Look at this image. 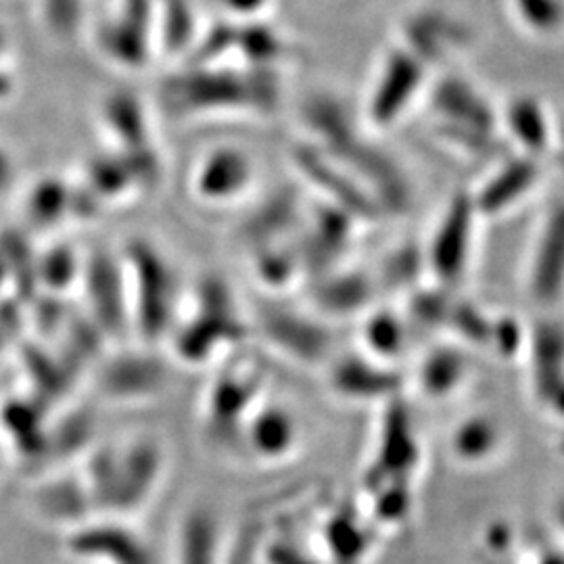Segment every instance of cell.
Returning <instances> with one entry per match:
<instances>
[{"label": "cell", "instance_id": "2", "mask_svg": "<svg viewBox=\"0 0 564 564\" xmlns=\"http://www.w3.org/2000/svg\"><path fill=\"white\" fill-rule=\"evenodd\" d=\"M162 101L167 111L182 118L226 113L270 116L281 102V80L276 69L251 65H184L163 82Z\"/></svg>", "mask_w": 564, "mask_h": 564}, {"label": "cell", "instance_id": "40", "mask_svg": "<svg viewBox=\"0 0 564 564\" xmlns=\"http://www.w3.org/2000/svg\"><path fill=\"white\" fill-rule=\"evenodd\" d=\"M44 11L53 32L72 36L82 20V0H44Z\"/></svg>", "mask_w": 564, "mask_h": 564}, {"label": "cell", "instance_id": "37", "mask_svg": "<svg viewBox=\"0 0 564 564\" xmlns=\"http://www.w3.org/2000/svg\"><path fill=\"white\" fill-rule=\"evenodd\" d=\"M454 302L447 297L445 286L437 289H414L410 291V302H408V318L423 326H437V324H447L449 312H452Z\"/></svg>", "mask_w": 564, "mask_h": 564}, {"label": "cell", "instance_id": "12", "mask_svg": "<svg viewBox=\"0 0 564 564\" xmlns=\"http://www.w3.org/2000/svg\"><path fill=\"white\" fill-rule=\"evenodd\" d=\"M305 216L302 191L295 184H282L270 191L239 224L237 237L247 251L270 242L286 241L297 235Z\"/></svg>", "mask_w": 564, "mask_h": 564}, {"label": "cell", "instance_id": "11", "mask_svg": "<svg viewBox=\"0 0 564 564\" xmlns=\"http://www.w3.org/2000/svg\"><path fill=\"white\" fill-rule=\"evenodd\" d=\"M256 165L235 144H223L203 155L193 170L191 191L203 203L228 205L239 202L251 188Z\"/></svg>", "mask_w": 564, "mask_h": 564}, {"label": "cell", "instance_id": "38", "mask_svg": "<svg viewBox=\"0 0 564 564\" xmlns=\"http://www.w3.org/2000/svg\"><path fill=\"white\" fill-rule=\"evenodd\" d=\"M36 274L48 289H67L82 274V265L72 247L59 245L48 251L36 265Z\"/></svg>", "mask_w": 564, "mask_h": 564}, {"label": "cell", "instance_id": "34", "mask_svg": "<svg viewBox=\"0 0 564 564\" xmlns=\"http://www.w3.org/2000/svg\"><path fill=\"white\" fill-rule=\"evenodd\" d=\"M464 375L463 356L454 349H435L421 366V383L429 393L442 395L460 383Z\"/></svg>", "mask_w": 564, "mask_h": 564}, {"label": "cell", "instance_id": "13", "mask_svg": "<svg viewBox=\"0 0 564 564\" xmlns=\"http://www.w3.org/2000/svg\"><path fill=\"white\" fill-rule=\"evenodd\" d=\"M403 48L431 69L456 55L470 41L463 21L442 9H419L408 13L400 28Z\"/></svg>", "mask_w": 564, "mask_h": 564}, {"label": "cell", "instance_id": "1", "mask_svg": "<svg viewBox=\"0 0 564 564\" xmlns=\"http://www.w3.org/2000/svg\"><path fill=\"white\" fill-rule=\"evenodd\" d=\"M300 120L307 142L360 182L383 216H403L410 209L414 191L402 163L364 132L337 95L324 90L307 95Z\"/></svg>", "mask_w": 564, "mask_h": 564}, {"label": "cell", "instance_id": "25", "mask_svg": "<svg viewBox=\"0 0 564 564\" xmlns=\"http://www.w3.org/2000/svg\"><path fill=\"white\" fill-rule=\"evenodd\" d=\"M505 126L510 139L523 149V155L535 158L547 151L552 141V126L544 105L533 97H521L508 105Z\"/></svg>", "mask_w": 564, "mask_h": 564}, {"label": "cell", "instance_id": "23", "mask_svg": "<svg viewBox=\"0 0 564 564\" xmlns=\"http://www.w3.org/2000/svg\"><path fill=\"white\" fill-rule=\"evenodd\" d=\"M165 381L163 364L144 354H128L105 368V391L121 398L155 393Z\"/></svg>", "mask_w": 564, "mask_h": 564}, {"label": "cell", "instance_id": "4", "mask_svg": "<svg viewBox=\"0 0 564 564\" xmlns=\"http://www.w3.org/2000/svg\"><path fill=\"white\" fill-rule=\"evenodd\" d=\"M247 326L239 316L232 289L220 276H205L195 291V314L174 337V347L184 362H207L223 347L239 345Z\"/></svg>", "mask_w": 564, "mask_h": 564}, {"label": "cell", "instance_id": "27", "mask_svg": "<svg viewBox=\"0 0 564 564\" xmlns=\"http://www.w3.org/2000/svg\"><path fill=\"white\" fill-rule=\"evenodd\" d=\"M405 318L391 310H368L362 326V341L372 360L387 364L402 356L405 347Z\"/></svg>", "mask_w": 564, "mask_h": 564}, {"label": "cell", "instance_id": "36", "mask_svg": "<svg viewBox=\"0 0 564 564\" xmlns=\"http://www.w3.org/2000/svg\"><path fill=\"white\" fill-rule=\"evenodd\" d=\"M237 25L239 23H232V21H220L207 28V32L203 36H197L193 48L188 51L186 65H212V63H220L226 55L235 53Z\"/></svg>", "mask_w": 564, "mask_h": 564}, {"label": "cell", "instance_id": "35", "mask_svg": "<svg viewBox=\"0 0 564 564\" xmlns=\"http://www.w3.org/2000/svg\"><path fill=\"white\" fill-rule=\"evenodd\" d=\"M517 20L540 36L558 34L564 28V0H510Z\"/></svg>", "mask_w": 564, "mask_h": 564}, {"label": "cell", "instance_id": "9", "mask_svg": "<svg viewBox=\"0 0 564 564\" xmlns=\"http://www.w3.org/2000/svg\"><path fill=\"white\" fill-rule=\"evenodd\" d=\"M258 328L265 341L295 362H323L333 347V335L321 321L284 305L262 307Z\"/></svg>", "mask_w": 564, "mask_h": 564}, {"label": "cell", "instance_id": "20", "mask_svg": "<svg viewBox=\"0 0 564 564\" xmlns=\"http://www.w3.org/2000/svg\"><path fill=\"white\" fill-rule=\"evenodd\" d=\"M333 389L351 400L389 398L398 391V375L389 364L377 362L372 358L347 356L335 362L330 370Z\"/></svg>", "mask_w": 564, "mask_h": 564}, {"label": "cell", "instance_id": "33", "mask_svg": "<svg viewBox=\"0 0 564 564\" xmlns=\"http://www.w3.org/2000/svg\"><path fill=\"white\" fill-rule=\"evenodd\" d=\"M426 268L424 251L416 245H402L384 258L379 282L393 291H414Z\"/></svg>", "mask_w": 564, "mask_h": 564}, {"label": "cell", "instance_id": "32", "mask_svg": "<svg viewBox=\"0 0 564 564\" xmlns=\"http://www.w3.org/2000/svg\"><path fill=\"white\" fill-rule=\"evenodd\" d=\"M295 440V426L286 412L279 408H270L258 414L253 423V444L262 456L279 458L291 452Z\"/></svg>", "mask_w": 564, "mask_h": 564}, {"label": "cell", "instance_id": "8", "mask_svg": "<svg viewBox=\"0 0 564 564\" xmlns=\"http://www.w3.org/2000/svg\"><path fill=\"white\" fill-rule=\"evenodd\" d=\"M358 226L360 223L341 207L318 202L310 212L302 232L295 235L305 276L316 279L341 262L356 239Z\"/></svg>", "mask_w": 564, "mask_h": 564}, {"label": "cell", "instance_id": "5", "mask_svg": "<svg viewBox=\"0 0 564 564\" xmlns=\"http://www.w3.org/2000/svg\"><path fill=\"white\" fill-rule=\"evenodd\" d=\"M429 67L402 44L389 48L370 84L364 118L375 130L395 126L423 93Z\"/></svg>", "mask_w": 564, "mask_h": 564}, {"label": "cell", "instance_id": "21", "mask_svg": "<svg viewBox=\"0 0 564 564\" xmlns=\"http://www.w3.org/2000/svg\"><path fill=\"white\" fill-rule=\"evenodd\" d=\"M533 377L542 398L554 405L564 403V328L561 324H538L531 335Z\"/></svg>", "mask_w": 564, "mask_h": 564}, {"label": "cell", "instance_id": "29", "mask_svg": "<svg viewBox=\"0 0 564 564\" xmlns=\"http://www.w3.org/2000/svg\"><path fill=\"white\" fill-rule=\"evenodd\" d=\"M235 53L241 55L245 65L276 69L279 61L286 55V42L268 23L260 20L245 21L237 25Z\"/></svg>", "mask_w": 564, "mask_h": 564}, {"label": "cell", "instance_id": "14", "mask_svg": "<svg viewBox=\"0 0 564 564\" xmlns=\"http://www.w3.org/2000/svg\"><path fill=\"white\" fill-rule=\"evenodd\" d=\"M529 293L542 305H554L564 297V202L545 216L529 263Z\"/></svg>", "mask_w": 564, "mask_h": 564}, {"label": "cell", "instance_id": "42", "mask_svg": "<svg viewBox=\"0 0 564 564\" xmlns=\"http://www.w3.org/2000/svg\"><path fill=\"white\" fill-rule=\"evenodd\" d=\"M13 178V162L7 155V151L0 149V191Z\"/></svg>", "mask_w": 564, "mask_h": 564}, {"label": "cell", "instance_id": "22", "mask_svg": "<svg viewBox=\"0 0 564 564\" xmlns=\"http://www.w3.org/2000/svg\"><path fill=\"white\" fill-rule=\"evenodd\" d=\"M99 44L107 59L113 61L120 67L141 69L153 53V28L116 15L113 20L105 21L99 30Z\"/></svg>", "mask_w": 564, "mask_h": 564}, {"label": "cell", "instance_id": "41", "mask_svg": "<svg viewBox=\"0 0 564 564\" xmlns=\"http://www.w3.org/2000/svg\"><path fill=\"white\" fill-rule=\"evenodd\" d=\"M220 2L228 13L251 21L258 20V15L268 7L270 0H220Z\"/></svg>", "mask_w": 564, "mask_h": 564}, {"label": "cell", "instance_id": "17", "mask_svg": "<svg viewBox=\"0 0 564 564\" xmlns=\"http://www.w3.org/2000/svg\"><path fill=\"white\" fill-rule=\"evenodd\" d=\"M540 182V163L535 158L521 155L510 158L473 193V202L477 214L481 216H498L512 205L524 199L531 188Z\"/></svg>", "mask_w": 564, "mask_h": 564}, {"label": "cell", "instance_id": "39", "mask_svg": "<svg viewBox=\"0 0 564 564\" xmlns=\"http://www.w3.org/2000/svg\"><path fill=\"white\" fill-rule=\"evenodd\" d=\"M447 324L458 330L468 341H485L491 335V321L473 303L454 302Z\"/></svg>", "mask_w": 564, "mask_h": 564}, {"label": "cell", "instance_id": "43", "mask_svg": "<svg viewBox=\"0 0 564 564\" xmlns=\"http://www.w3.org/2000/svg\"><path fill=\"white\" fill-rule=\"evenodd\" d=\"M11 90H13V82L7 74L0 72V99H7L11 95Z\"/></svg>", "mask_w": 564, "mask_h": 564}, {"label": "cell", "instance_id": "16", "mask_svg": "<svg viewBox=\"0 0 564 564\" xmlns=\"http://www.w3.org/2000/svg\"><path fill=\"white\" fill-rule=\"evenodd\" d=\"M377 281L364 270H328L312 279V302L326 316H356L368 312Z\"/></svg>", "mask_w": 564, "mask_h": 564}, {"label": "cell", "instance_id": "3", "mask_svg": "<svg viewBox=\"0 0 564 564\" xmlns=\"http://www.w3.org/2000/svg\"><path fill=\"white\" fill-rule=\"evenodd\" d=\"M128 282L130 323L147 343L160 341L172 324L176 276L162 251L147 239H132L121 251Z\"/></svg>", "mask_w": 564, "mask_h": 564}, {"label": "cell", "instance_id": "19", "mask_svg": "<svg viewBox=\"0 0 564 564\" xmlns=\"http://www.w3.org/2000/svg\"><path fill=\"white\" fill-rule=\"evenodd\" d=\"M101 121L109 139L118 144V151L153 144L147 107L132 90L120 88L105 95Z\"/></svg>", "mask_w": 564, "mask_h": 564}, {"label": "cell", "instance_id": "10", "mask_svg": "<svg viewBox=\"0 0 564 564\" xmlns=\"http://www.w3.org/2000/svg\"><path fill=\"white\" fill-rule=\"evenodd\" d=\"M82 281L93 321L105 335H118L130 323L128 282L120 256L95 251L82 265Z\"/></svg>", "mask_w": 564, "mask_h": 564}, {"label": "cell", "instance_id": "31", "mask_svg": "<svg viewBox=\"0 0 564 564\" xmlns=\"http://www.w3.org/2000/svg\"><path fill=\"white\" fill-rule=\"evenodd\" d=\"M28 214L32 223L51 226L72 216V186L59 178H44L39 182L28 202Z\"/></svg>", "mask_w": 564, "mask_h": 564}, {"label": "cell", "instance_id": "24", "mask_svg": "<svg viewBox=\"0 0 564 564\" xmlns=\"http://www.w3.org/2000/svg\"><path fill=\"white\" fill-rule=\"evenodd\" d=\"M249 253L253 260L251 268H253L256 281L272 293L286 291V289H291V284L297 282L300 276H305L295 237H291L286 241L263 245Z\"/></svg>", "mask_w": 564, "mask_h": 564}, {"label": "cell", "instance_id": "44", "mask_svg": "<svg viewBox=\"0 0 564 564\" xmlns=\"http://www.w3.org/2000/svg\"><path fill=\"white\" fill-rule=\"evenodd\" d=\"M4 46H7V39H4V32L0 30V55L4 53Z\"/></svg>", "mask_w": 564, "mask_h": 564}, {"label": "cell", "instance_id": "6", "mask_svg": "<svg viewBox=\"0 0 564 564\" xmlns=\"http://www.w3.org/2000/svg\"><path fill=\"white\" fill-rule=\"evenodd\" d=\"M291 160L300 178L318 193L321 202L341 207L360 224H375L384 218L362 184L349 176L339 163L324 155L318 147L302 142L293 149Z\"/></svg>", "mask_w": 564, "mask_h": 564}, {"label": "cell", "instance_id": "18", "mask_svg": "<svg viewBox=\"0 0 564 564\" xmlns=\"http://www.w3.org/2000/svg\"><path fill=\"white\" fill-rule=\"evenodd\" d=\"M69 550L90 563L153 564V556L141 538L118 524L82 529L69 540Z\"/></svg>", "mask_w": 564, "mask_h": 564}, {"label": "cell", "instance_id": "30", "mask_svg": "<svg viewBox=\"0 0 564 564\" xmlns=\"http://www.w3.org/2000/svg\"><path fill=\"white\" fill-rule=\"evenodd\" d=\"M218 558V529L207 512H191L182 524L178 542V563L216 564Z\"/></svg>", "mask_w": 564, "mask_h": 564}, {"label": "cell", "instance_id": "7", "mask_svg": "<svg viewBox=\"0 0 564 564\" xmlns=\"http://www.w3.org/2000/svg\"><path fill=\"white\" fill-rule=\"evenodd\" d=\"M477 216L470 193H458L447 203L424 251L426 268L440 286L447 289L463 281L473 253Z\"/></svg>", "mask_w": 564, "mask_h": 564}, {"label": "cell", "instance_id": "28", "mask_svg": "<svg viewBox=\"0 0 564 564\" xmlns=\"http://www.w3.org/2000/svg\"><path fill=\"white\" fill-rule=\"evenodd\" d=\"M84 184L101 199V202H118L126 195L139 191L126 160L120 151L102 153L86 163V181Z\"/></svg>", "mask_w": 564, "mask_h": 564}, {"label": "cell", "instance_id": "15", "mask_svg": "<svg viewBox=\"0 0 564 564\" xmlns=\"http://www.w3.org/2000/svg\"><path fill=\"white\" fill-rule=\"evenodd\" d=\"M429 102L437 126L496 134L498 116L484 95L460 76H444L429 90Z\"/></svg>", "mask_w": 564, "mask_h": 564}, {"label": "cell", "instance_id": "26", "mask_svg": "<svg viewBox=\"0 0 564 564\" xmlns=\"http://www.w3.org/2000/svg\"><path fill=\"white\" fill-rule=\"evenodd\" d=\"M153 36L167 55H188L197 41V23L188 0L158 2Z\"/></svg>", "mask_w": 564, "mask_h": 564}]
</instances>
